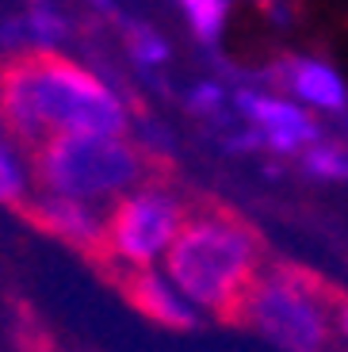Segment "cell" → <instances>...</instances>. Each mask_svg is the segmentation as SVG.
Segmentation results:
<instances>
[{
	"label": "cell",
	"mask_w": 348,
	"mask_h": 352,
	"mask_svg": "<svg viewBox=\"0 0 348 352\" xmlns=\"http://www.w3.org/2000/svg\"><path fill=\"white\" fill-rule=\"evenodd\" d=\"M0 123L27 153L54 134L127 138V111L80 62L54 50H23L0 65Z\"/></svg>",
	"instance_id": "6da1fadb"
},
{
	"label": "cell",
	"mask_w": 348,
	"mask_h": 352,
	"mask_svg": "<svg viewBox=\"0 0 348 352\" xmlns=\"http://www.w3.org/2000/svg\"><path fill=\"white\" fill-rule=\"evenodd\" d=\"M264 268L268 241L245 214L215 195L188 199V219L165 249V272L195 307L222 326L245 329V302Z\"/></svg>",
	"instance_id": "7a4b0ae2"
},
{
	"label": "cell",
	"mask_w": 348,
	"mask_h": 352,
	"mask_svg": "<svg viewBox=\"0 0 348 352\" xmlns=\"http://www.w3.org/2000/svg\"><path fill=\"white\" fill-rule=\"evenodd\" d=\"M35 180L50 195L77 203H100L111 195L146 184H168L173 168L131 138L111 134H54L27 153Z\"/></svg>",
	"instance_id": "3957f363"
},
{
	"label": "cell",
	"mask_w": 348,
	"mask_h": 352,
	"mask_svg": "<svg viewBox=\"0 0 348 352\" xmlns=\"http://www.w3.org/2000/svg\"><path fill=\"white\" fill-rule=\"evenodd\" d=\"M340 283L298 261H272L245 302V329L283 352H333V302Z\"/></svg>",
	"instance_id": "277c9868"
},
{
	"label": "cell",
	"mask_w": 348,
	"mask_h": 352,
	"mask_svg": "<svg viewBox=\"0 0 348 352\" xmlns=\"http://www.w3.org/2000/svg\"><path fill=\"white\" fill-rule=\"evenodd\" d=\"M188 219V203L173 184H142V192L119 195L104 219V241L115 261L131 268H149L157 253H165Z\"/></svg>",
	"instance_id": "5b68a950"
},
{
	"label": "cell",
	"mask_w": 348,
	"mask_h": 352,
	"mask_svg": "<svg viewBox=\"0 0 348 352\" xmlns=\"http://www.w3.org/2000/svg\"><path fill=\"white\" fill-rule=\"evenodd\" d=\"M31 226L46 238L69 245L73 253H80V261H92L107 249L104 241V219L96 214V207L88 203H77V199H61V195H43V199H27L19 207Z\"/></svg>",
	"instance_id": "8992f818"
},
{
	"label": "cell",
	"mask_w": 348,
	"mask_h": 352,
	"mask_svg": "<svg viewBox=\"0 0 348 352\" xmlns=\"http://www.w3.org/2000/svg\"><path fill=\"white\" fill-rule=\"evenodd\" d=\"M111 287L119 291V299L142 314L146 322H153L157 329H168V333H184V329H195V310L168 287L153 268H131V264H122L119 272H115Z\"/></svg>",
	"instance_id": "52a82bcc"
},
{
	"label": "cell",
	"mask_w": 348,
	"mask_h": 352,
	"mask_svg": "<svg viewBox=\"0 0 348 352\" xmlns=\"http://www.w3.org/2000/svg\"><path fill=\"white\" fill-rule=\"evenodd\" d=\"M241 111L249 115V123L257 126V138L268 142L279 153H295L318 138V126L303 107L287 104V100L264 96V92H241L237 96Z\"/></svg>",
	"instance_id": "ba28073f"
},
{
	"label": "cell",
	"mask_w": 348,
	"mask_h": 352,
	"mask_svg": "<svg viewBox=\"0 0 348 352\" xmlns=\"http://www.w3.org/2000/svg\"><path fill=\"white\" fill-rule=\"evenodd\" d=\"M283 85H287V92H295L298 100L322 107V111H345L348 107V88L337 77V69L314 62V58H291L283 65Z\"/></svg>",
	"instance_id": "9c48e42d"
},
{
	"label": "cell",
	"mask_w": 348,
	"mask_h": 352,
	"mask_svg": "<svg viewBox=\"0 0 348 352\" xmlns=\"http://www.w3.org/2000/svg\"><path fill=\"white\" fill-rule=\"evenodd\" d=\"M12 341L16 352H61L50 329L43 326V318L31 310V302H16V326H12Z\"/></svg>",
	"instance_id": "30bf717a"
},
{
	"label": "cell",
	"mask_w": 348,
	"mask_h": 352,
	"mask_svg": "<svg viewBox=\"0 0 348 352\" xmlns=\"http://www.w3.org/2000/svg\"><path fill=\"white\" fill-rule=\"evenodd\" d=\"M180 8H184V16L192 19L195 35L215 43L222 23H226V0H180Z\"/></svg>",
	"instance_id": "8fae6325"
},
{
	"label": "cell",
	"mask_w": 348,
	"mask_h": 352,
	"mask_svg": "<svg viewBox=\"0 0 348 352\" xmlns=\"http://www.w3.org/2000/svg\"><path fill=\"white\" fill-rule=\"evenodd\" d=\"M0 203H4V207H12L16 214H19V207L27 203V184H23V173H19L16 157L8 153L4 138H0Z\"/></svg>",
	"instance_id": "7c38bea8"
},
{
	"label": "cell",
	"mask_w": 348,
	"mask_h": 352,
	"mask_svg": "<svg viewBox=\"0 0 348 352\" xmlns=\"http://www.w3.org/2000/svg\"><path fill=\"white\" fill-rule=\"evenodd\" d=\"M306 168L318 176H333V180H348V157L340 150H314L306 153Z\"/></svg>",
	"instance_id": "4fadbf2b"
},
{
	"label": "cell",
	"mask_w": 348,
	"mask_h": 352,
	"mask_svg": "<svg viewBox=\"0 0 348 352\" xmlns=\"http://www.w3.org/2000/svg\"><path fill=\"white\" fill-rule=\"evenodd\" d=\"M333 326H337L340 337H348V291L340 287L337 302H333Z\"/></svg>",
	"instance_id": "5bb4252c"
}]
</instances>
